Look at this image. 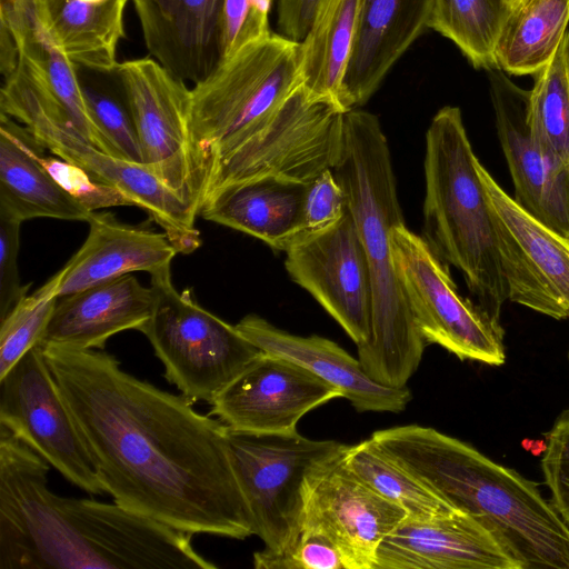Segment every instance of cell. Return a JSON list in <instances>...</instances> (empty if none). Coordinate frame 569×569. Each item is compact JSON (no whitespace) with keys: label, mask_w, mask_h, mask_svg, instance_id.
<instances>
[{"label":"cell","mask_w":569,"mask_h":569,"mask_svg":"<svg viewBox=\"0 0 569 569\" xmlns=\"http://www.w3.org/2000/svg\"><path fill=\"white\" fill-rule=\"evenodd\" d=\"M42 348L113 502L191 535H253L218 418L131 376L102 349Z\"/></svg>","instance_id":"cell-1"},{"label":"cell","mask_w":569,"mask_h":569,"mask_svg":"<svg viewBox=\"0 0 569 569\" xmlns=\"http://www.w3.org/2000/svg\"><path fill=\"white\" fill-rule=\"evenodd\" d=\"M50 465L0 426V569H216L189 532L48 487Z\"/></svg>","instance_id":"cell-2"},{"label":"cell","mask_w":569,"mask_h":569,"mask_svg":"<svg viewBox=\"0 0 569 569\" xmlns=\"http://www.w3.org/2000/svg\"><path fill=\"white\" fill-rule=\"evenodd\" d=\"M371 438L453 508L486 528L521 569H569V525L541 496L538 483L430 427H392Z\"/></svg>","instance_id":"cell-3"},{"label":"cell","mask_w":569,"mask_h":569,"mask_svg":"<svg viewBox=\"0 0 569 569\" xmlns=\"http://www.w3.org/2000/svg\"><path fill=\"white\" fill-rule=\"evenodd\" d=\"M331 169L347 194L370 271L371 332L357 346L358 360L375 381L402 388L419 367L427 341L395 268L390 232L405 220L387 138L375 114L358 109L343 113Z\"/></svg>","instance_id":"cell-4"},{"label":"cell","mask_w":569,"mask_h":569,"mask_svg":"<svg viewBox=\"0 0 569 569\" xmlns=\"http://www.w3.org/2000/svg\"><path fill=\"white\" fill-rule=\"evenodd\" d=\"M479 163L460 109H440L426 133L422 239L460 271L478 306L499 321L508 290Z\"/></svg>","instance_id":"cell-5"},{"label":"cell","mask_w":569,"mask_h":569,"mask_svg":"<svg viewBox=\"0 0 569 569\" xmlns=\"http://www.w3.org/2000/svg\"><path fill=\"white\" fill-rule=\"evenodd\" d=\"M300 42L269 36L223 58L191 88L190 141L204 191L223 163L266 128L301 84Z\"/></svg>","instance_id":"cell-6"},{"label":"cell","mask_w":569,"mask_h":569,"mask_svg":"<svg viewBox=\"0 0 569 569\" xmlns=\"http://www.w3.org/2000/svg\"><path fill=\"white\" fill-rule=\"evenodd\" d=\"M0 112L26 127L52 154L127 193L160 226L179 253L200 247L198 214L192 207L144 164L111 156L88 142L38 74L20 60L16 71L3 79Z\"/></svg>","instance_id":"cell-7"},{"label":"cell","mask_w":569,"mask_h":569,"mask_svg":"<svg viewBox=\"0 0 569 569\" xmlns=\"http://www.w3.org/2000/svg\"><path fill=\"white\" fill-rule=\"evenodd\" d=\"M151 316L138 330L164 367V377L192 403H211L262 351L202 308L189 290L179 292L170 268L150 274Z\"/></svg>","instance_id":"cell-8"},{"label":"cell","mask_w":569,"mask_h":569,"mask_svg":"<svg viewBox=\"0 0 569 569\" xmlns=\"http://www.w3.org/2000/svg\"><path fill=\"white\" fill-rule=\"evenodd\" d=\"M227 441L253 535L263 541L267 551H289L301 536L310 476L342 455L347 445L309 439L298 430L282 433L228 430Z\"/></svg>","instance_id":"cell-9"},{"label":"cell","mask_w":569,"mask_h":569,"mask_svg":"<svg viewBox=\"0 0 569 569\" xmlns=\"http://www.w3.org/2000/svg\"><path fill=\"white\" fill-rule=\"evenodd\" d=\"M395 268L415 321L427 343L460 360L501 366L503 330L478 305L462 298L443 263L405 223L390 232Z\"/></svg>","instance_id":"cell-10"},{"label":"cell","mask_w":569,"mask_h":569,"mask_svg":"<svg viewBox=\"0 0 569 569\" xmlns=\"http://www.w3.org/2000/svg\"><path fill=\"white\" fill-rule=\"evenodd\" d=\"M343 113L332 103L309 98L300 84L269 124L219 169L204 191L200 210L226 189L243 182L278 177L309 183L332 168Z\"/></svg>","instance_id":"cell-11"},{"label":"cell","mask_w":569,"mask_h":569,"mask_svg":"<svg viewBox=\"0 0 569 569\" xmlns=\"http://www.w3.org/2000/svg\"><path fill=\"white\" fill-rule=\"evenodd\" d=\"M0 426L69 482L91 495L104 492L39 342L0 378Z\"/></svg>","instance_id":"cell-12"},{"label":"cell","mask_w":569,"mask_h":569,"mask_svg":"<svg viewBox=\"0 0 569 569\" xmlns=\"http://www.w3.org/2000/svg\"><path fill=\"white\" fill-rule=\"evenodd\" d=\"M112 73L132 116L143 164L199 216L190 141L191 89L153 58L118 62Z\"/></svg>","instance_id":"cell-13"},{"label":"cell","mask_w":569,"mask_h":569,"mask_svg":"<svg viewBox=\"0 0 569 569\" xmlns=\"http://www.w3.org/2000/svg\"><path fill=\"white\" fill-rule=\"evenodd\" d=\"M497 236L508 299L561 320L569 318V238L511 198L479 163Z\"/></svg>","instance_id":"cell-14"},{"label":"cell","mask_w":569,"mask_h":569,"mask_svg":"<svg viewBox=\"0 0 569 569\" xmlns=\"http://www.w3.org/2000/svg\"><path fill=\"white\" fill-rule=\"evenodd\" d=\"M290 278L360 346L371 332L372 289L363 244L348 208L332 226L301 232L286 249Z\"/></svg>","instance_id":"cell-15"},{"label":"cell","mask_w":569,"mask_h":569,"mask_svg":"<svg viewBox=\"0 0 569 569\" xmlns=\"http://www.w3.org/2000/svg\"><path fill=\"white\" fill-rule=\"evenodd\" d=\"M342 455L310 476L302 531L328 538L347 569H375L380 543L408 515L350 471Z\"/></svg>","instance_id":"cell-16"},{"label":"cell","mask_w":569,"mask_h":569,"mask_svg":"<svg viewBox=\"0 0 569 569\" xmlns=\"http://www.w3.org/2000/svg\"><path fill=\"white\" fill-rule=\"evenodd\" d=\"M339 397L336 387L305 367L262 351L218 393L209 415L230 431L293 432L306 413Z\"/></svg>","instance_id":"cell-17"},{"label":"cell","mask_w":569,"mask_h":569,"mask_svg":"<svg viewBox=\"0 0 569 569\" xmlns=\"http://www.w3.org/2000/svg\"><path fill=\"white\" fill-rule=\"evenodd\" d=\"M487 72L515 200L543 224L569 238V167L535 140L528 121L530 90L517 86L499 68Z\"/></svg>","instance_id":"cell-18"},{"label":"cell","mask_w":569,"mask_h":569,"mask_svg":"<svg viewBox=\"0 0 569 569\" xmlns=\"http://www.w3.org/2000/svg\"><path fill=\"white\" fill-rule=\"evenodd\" d=\"M375 569H521L498 540L455 509L428 519L406 517L380 543Z\"/></svg>","instance_id":"cell-19"},{"label":"cell","mask_w":569,"mask_h":569,"mask_svg":"<svg viewBox=\"0 0 569 569\" xmlns=\"http://www.w3.org/2000/svg\"><path fill=\"white\" fill-rule=\"evenodd\" d=\"M151 57L176 78L198 83L221 60L224 0H132Z\"/></svg>","instance_id":"cell-20"},{"label":"cell","mask_w":569,"mask_h":569,"mask_svg":"<svg viewBox=\"0 0 569 569\" xmlns=\"http://www.w3.org/2000/svg\"><path fill=\"white\" fill-rule=\"evenodd\" d=\"M237 329L261 351L283 357L336 387L359 412H401L412 398L408 387L383 386L371 379L358 358L320 336H296L257 315L243 317Z\"/></svg>","instance_id":"cell-21"},{"label":"cell","mask_w":569,"mask_h":569,"mask_svg":"<svg viewBox=\"0 0 569 569\" xmlns=\"http://www.w3.org/2000/svg\"><path fill=\"white\" fill-rule=\"evenodd\" d=\"M87 239L56 274L63 297L136 271L170 268L178 252L167 234L119 221L112 212H92Z\"/></svg>","instance_id":"cell-22"},{"label":"cell","mask_w":569,"mask_h":569,"mask_svg":"<svg viewBox=\"0 0 569 569\" xmlns=\"http://www.w3.org/2000/svg\"><path fill=\"white\" fill-rule=\"evenodd\" d=\"M432 0H360L357 31L342 84V108L357 109L428 28Z\"/></svg>","instance_id":"cell-23"},{"label":"cell","mask_w":569,"mask_h":569,"mask_svg":"<svg viewBox=\"0 0 569 569\" xmlns=\"http://www.w3.org/2000/svg\"><path fill=\"white\" fill-rule=\"evenodd\" d=\"M153 303V289L142 286L132 273L60 297L39 343L103 349L113 335L139 330Z\"/></svg>","instance_id":"cell-24"},{"label":"cell","mask_w":569,"mask_h":569,"mask_svg":"<svg viewBox=\"0 0 569 569\" xmlns=\"http://www.w3.org/2000/svg\"><path fill=\"white\" fill-rule=\"evenodd\" d=\"M43 149L26 127L0 112V213L20 222L34 218L88 222L92 212L42 164Z\"/></svg>","instance_id":"cell-25"},{"label":"cell","mask_w":569,"mask_h":569,"mask_svg":"<svg viewBox=\"0 0 569 569\" xmlns=\"http://www.w3.org/2000/svg\"><path fill=\"white\" fill-rule=\"evenodd\" d=\"M0 19L12 32L19 60L38 74L81 136L101 151L119 157L87 108L76 63L51 37L31 0H1Z\"/></svg>","instance_id":"cell-26"},{"label":"cell","mask_w":569,"mask_h":569,"mask_svg":"<svg viewBox=\"0 0 569 569\" xmlns=\"http://www.w3.org/2000/svg\"><path fill=\"white\" fill-rule=\"evenodd\" d=\"M307 183L266 177L230 187L204 204L199 216L286 251L302 232Z\"/></svg>","instance_id":"cell-27"},{"label":"cell","mask_w":569,"mask_h":569,"mask_svg":"<svg viewBox=\"0 0 569 569\" xmlns=\"http://www.w3.org/2000/svg\"><path fill=\"white\" fill-rule=\"evenodd\" d=\"M129 0H31L51 37L76 63L91 71L112 73L117 49L124 36Z\"/></svg>","instance_id":"cell-28"},{"label":"cell","mask_w":569,"mask_h":569,"mask_svg":"<svg viewBox=\"0 0 569 569\" xmlns=\"http://www.w3.org/2000/svg\"><path fill=\"white\" fill-rule=\"evenodd\" d=\"M360 0H320L312 23L300 41L301 87L313 100L343 112L342 84L358 22Z\"/></svg>","instance_id":"cell-29"},{"label":"cell","mask_w":569,"mask_h":569,"mask_svg":"<svg viewBox=\"0 0 569 569\" xmlns=\"http://www.w3.org/2000/svg\"><path fill=\"white\" fill-rule=\"evenodd\" d=\"M569 24V0H515L496 46L508 74H537L553 58Z\"/></svg>","instance_id":"cell-30"},{"label":"cell","mask_w":569,"mask_h":569,"mask_svg":"<svg viewBox=\"0 0 569 569\" xmlns=\"http://www.w3.org/2000/svg\"><path fill=\"white\" fill-rule=\"evenodd\" d=\"M342 460L361 481L401 507L410 518L428 519L456 509L399 465L371 437L347 445Z\"/></svg>","instance_id":"cell-31"},{"label":"cell","mask_w":569,"mask_h":569,"mask_svg":"<svg viewBox=\"0 0 569 569\" xmlns=\"http://www.w3.org/2000/svg\"><path fill=\"white\" fill-rule=\"evenodd\" d=\"M509 0H432L428 28L450 39L476 69L498 68L496 46Z\"/></svg>","instance_id":"cell-32"},{"label":"cell","mask_w":569,"mask_h":569,"mask_svg":"<svg viewBox=\"0 0 569 569\" xmlns=\"http://www.w3.org/2000/svg\"><path fill=\"white\" fill-rule=\"evenodd\" d=\"M528 121L535 140L569 167V29L553 58L536 74Z\"/></svg>","instance_id":"cell-33"},{"label":"cell","mask_w":569,"mask_h":569,"mask_svg":"<svg viewBox=\"0 0 569 569\" xmlns=\"http://www.w3.org/2000/svg\"><path fill=\"white\" fill-rule=\"evenodd\" d=\"M57 286L54 274L36 292L23 296L0 320V378L40 341L59 299Z\"/></svg>","instance_id":"cell-34"},{"label":"cell","mask_w":569,"mask_h":569,"mask_svg":"<svg viewBox=\"0 0 569 569\" xmlns=\"http://www.w3.org/2000/svg\"><path fill=\"white\" fill-rule=\"evenodd\" d=\"M81 89L93 121L118 156L143 164L138 132L123 97L118 98L106 89L82 81Z\"/></svg>","instance_id":"cell-35"},{"label":"cell","mask_w":569,"mask_h":569,"mask_svg":"<svg viewBox=\"0 0 569 569\" xmlns=\"http://www.w3.org/2000/svg\"><path fill=\"white\" fill-rule=\"evenodd\" d=\"M40 153V160L54 180L86 209L94 212L119 206H136L133 200L119 188L100 181L83 168L57 156Z\"/></svg>","instance_id":"cell-36"},{"label":"cell","mask_w":569,"mask_h":569,"mask_svg":"<svg viewBox=\"0 0 569 569\" xmlns=\"http://www.w3.org/2000/svg\"><path fill=\"white\" fill-rule=\"evenodd\" d=\"M256 569H347L339 549L325 536L302 531L298 542L284 553L264 549L253 553Z\"/></svg>","instance_id":"cell-37"},{"label":"cell","mask_w":569,"mask_h":569,"mask_svg":"<svg viewBox=\"0 0 569 569\" xmlns=\"http://www.w3.org/2000/svg\"><path fill=\"white\" fill-rule=\"evenodd\" d=\"M271 3L272 0H224L221 60L271 33L268 21Z\"/></svg>","instance_id":"cell-38"},{"label":"cell","mask_w":569,"mask_h":569,"mask_svg":"<svg viewBox=\"0 0 569 569\" xmlns=\"http://www.w3.org/2000/svg\"><path fill=\"white\" fill-rule=\"evenodd\" d=\"M348 210L347 194L331 168L307 183L302 199V232L326 229Z\"/></svg>","instance_id":"cell-39"},{"label":"cell","mask_w":569,"mask_h":569,"mask_svg":"<svg viewBox=\"0 0 569 569\" xmlns=\"http://www.w3.org/2000/svg\"><path fill=\"white\" fill-rule=\"evenodd\" d=\"M541 466L551 491V503L569 525V409L561 412L547 433Z\"/></svg>","instance_id":"cell-40"},{"label":"cell","mask_w":569,"mask_h":569,"mask_svg":"<svg viewBox=\"0 0 569 569\" xmlns=\"http://www.w3.org/2000/svg\"><path fill=\"white\" fill-rule=\"evenodd\" d=\"M22 222L0 213V320L28 292L20 283L18 256Z\"/></svg>","instance_id":"cell-41"},{"label":"cell","mask_w":569,"mask_h":569,"mask_svg":"<svg viewBox=\"0 0 569 569\" xmlns=\"http://www.w3.org/2000/svg\"><path fill=\"white\" fill-rule=\"evenodd\" d=\"M320 0H279L278 27L282 36L300 42L306 37Z\"/></svg>","instance_id":"cell-42"},{"label":"cell","mask_w":569,"mask_h":569,"mask_svg":"<svg viewBox=\"0 0 569 569\" xmlns=\"http://www.w3.org/2000/svg\"><path fill=\"white\" fill-rule=\"evenodd\" d=\"M19 64V51L8 24L0 19V71L4 78L11 76Z\"/></svg>","instance_id":"cell-43"},{"label":"cell","mask_w":569,"mask_h":569,"mask_svg":"<svg viewBox=\"0 0 569 569\" xmlns=\"http://www.w3.org/2000/svg\"><path fill=\"white\" fill-rule=\"evenodd\" d=\"M511 3L515 1V0H509Z\"/></svg>","instance_id":"cell-44"},{"label":"cell","mask_w":569,"mask_h":569,"mask_svg":"<svg viewBox=\"0 0 569 569\" xmlns=\"http://www.w3.org/2000/svg\"><path fill=\"white\" fill-rule=\"evenodd\" d=\"M568 358H569V353H568Z\"/></svg>","instance_id":"cell-45"}]
</instances>
